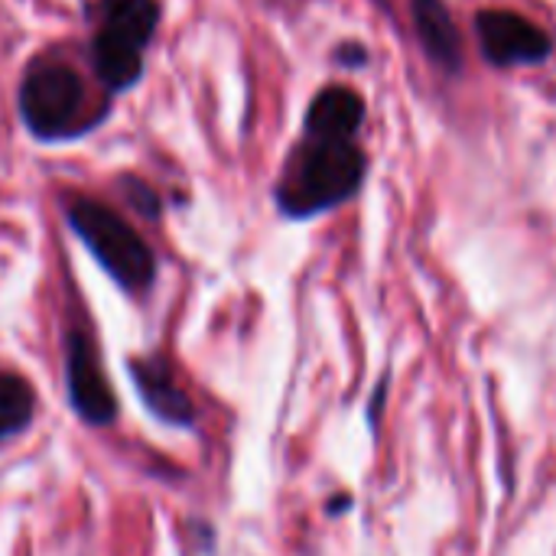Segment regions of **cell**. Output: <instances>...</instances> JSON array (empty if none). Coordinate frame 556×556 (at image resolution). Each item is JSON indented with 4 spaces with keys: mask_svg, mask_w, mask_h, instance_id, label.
I'll return each instance as SVG.
<instances>
[{
    "mask_svg": "<svg viewBox=\"0 0 556 556\" xmlns=\"http://www.w3.org/2000/svg\"><path fill=\"white\" fill-rule=\"evenodd\" d=\"M365 179L355 140H303L277 182V205L290 218H313L349 202Z\"/></svg>",
    "mask_w": 556,
    "mask_h": 556,
    "instance_id": "cell-1",
    "label": "cell"
},
{
    "mask_svg": "<svg viewBox=\"0 0 556 556\" xmlns=\"http://www.w3.org/2000/svg\"><path fill=\"white\" fill-rule=\"evenodd\" d=\"M65 218L72 231L85 241L91 257L104 267V274L127 293H143L156 277V261L147 241L108 205L78 195L68 199Z\"/></svg>",
    "mask_w": 556,
    "mask_h": 556,
    "instance_id": "cell-2",
    "label": "cell"
},
{
    "mask_svg": "<svg viewBox=\"0 0 556 556\" xmlns=\"http://www.w3.org/2000/svg\"><path fill=\"white\" fill-rule=\"evenodd\" d=\"M156 0H98V29L91 36V65L104 88L124 91L143 72V49L156 33Z\"/></svg>",
    "mask_w": 556,
    "mask_h": 556,
    "instance_id": "cell-3",
    "label": "cell"
},
{
    "mask_svg": "<svg viewBox=\"0 0 556 556\" xmlns=\"http://www.w3.org/2000/svg\"><path fill=\"white\" fill-rule=\"evenodd\" d=\"M20 114L33 137L62 140L88 130L101 111H91L81 75L65 62H39L20 85Z\"/></svg>",
    "mask_w": 556,
    "mask_h": 556,
    "instance_id": "cell-4",
    "label": "cell"
},
{
    "mask_svg": "<svg viewBox=\"0 0 556 556\" xmlns=\"http://www.w3.org/2000/svg\"><path fill=\"white\" fill-rule=\"evenodd\" d=\"M65 388L72 410L88 427H111L117 420V397L104 378L91 336L81 329L65 336Z\"/></svg>",
    "mask_w": 556,
    "mask_h": 556,
    "instance_id": "cell-5",
    "label": "cell"
},
{
    "mask_svg": "<svg viewBox=\"0 0 556 556\" xmlns=\"http://www.w3.org/2000/svg\"><path fill=\"white\" fill-rule=\"evenodd\" d=\"M476 33L485 59L498 68L538 65L554 52L551 33L515 10H482L476 16Z\"/></svg>",
    "mask_w": 556,
    "mask_h": 556,
    "instance_id": "cell-6",
    "label": "cell"
},
{
    "mask_svg": "<svg viewBox=\"0 0 556 556\" xmlns=\"http://www.w3.org/2000/svg\"><path fill=\"white\" fill-rule=\"evenodd\" d=\"M127 368H130L134 384H137L143 404L150 407V414H156L169 427H192L195 424V407L163 358H156V355L153 358H130Z\"/></svg>",
    "mask_w": 556,
    "mask_h": 556,
    "instance_id": "cell-7",
    "label": "cell"
},
{
    "mask_svg": "<svg viewBox=\"0 0 556 556\" xmlns=\"http://www.w3.org/2000/svg\"><path fill=\"white\" fill-rule=\"evenodd\" d=\"M362 121H365L362 98L345 85H332L313 98L306 111V137L309 140H355Z\"/></svg>",
    "mask_w": 556,
    "mask_h": 556,
    "instance_id": "cell-8",
    "label": "cell"
},
{
    "mask_svg": "<svg viewBox=\"0 0 556 556\" xmlns=\"http://www.w3.org/2000/svg\"><path fill=\"white\" fill-rule=\"evenodd\" d=\"M414 26L427 55L443 68L456 72L463 65V39L443 0H414Z\"/></svg>",
    "mask_w": 556,
    "mask_h": 556,
    "instance_id": "cell-9",
    "label": "cell"
},
{
    "mask_svg": "<svg viewBox=\"0 0 556 556\" xmlns=\"http://www.w3.org/2000/svg\"><path fill=\"white\" fill-rule=\"evenodd\" d=\"M36 394L33 388L10 371H0V443L23 433L33 420Z\"/></svg>",
    "mask_w": 556,
    "mask_h": 556,
    "instance_id": "cell-10",
    "label": "cell"
},
{
    "mask_svg": "<svg viewBox=\"0 0 556 556\" xmlns=\"http://www.w3.org/2000/svg\"><path fill=\"white\" fill-rule=\"evenodd\" d=\"M349 505H352V498H345V495H342V498H336V502L329 505V515H339V511H349Z\"/></svg>",
    "mask_w": 556,
    "mask_h": 556,
    "instance_id": "cell-11",
    "label": "cell"
}]
</instances>
